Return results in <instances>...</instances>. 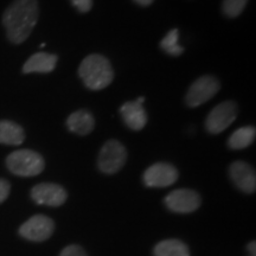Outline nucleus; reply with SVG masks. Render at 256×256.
Returning <instances> with one entry per match:
<instances>
[{
  "instance_id": "obj_14",
  "label": "nucleus",
  "mask_w": 256,
  "mask_h": 256,
  "mask_svg": "<svg viewBox=\"0 0 256 256\" xmlns=\"http://www.w3.org/2000/svg\"><path fill=\"white\" fill-rule=\"evenodd\" d=\"M66 126L70 132L78 134V136H87L94 130L95 121L88 110H80L69 115L68 120H66Z\"/></svg>"
},
{
  "instance_id": "obj_25",
  "label": "nucleus",
  "mask_w": 256,
  "mask_h": 256,
  "mask_svg": "<svg viewBox=\"0 0 256 256\" xmlns=\"http://www.w3.org/2000/svg\"><path fill=\"white\" fill-rule=\"evenodd\" d=\"M250 256H252V255H250Z\"/></svg>"
},
{
  "instance_id": "obj_23",
  "label": "nucleus",
  "mask_w": 256,
  "mask_h": 256,
  "mask_svg": "<svg viewBox=\"0 0 256 256\" xmlns=\"http://www.w3.org/2000/svg\"><path fill=\"white\" fill-rule=\"evenodd\" d=\"M133 2H136V4H138V5L144 6V8H146V6L151 5L152 2H154V0H133Z\"/></svg>"
},
{
  "instance_id": "obj_10",
  "label": "nucleus",
  "mask_w": 256,
  "mask_h": 256,
  "mask_svg": "<svg viewBox=\"0 0 256 256\" xmlns=\"http://www.w3.org/2000/svg\"><path fill=\"white\" fill-rule=\"evenodd\" d=\"M31 198L40 206H60L66 203L68 194L58 184L42 183L32 188Z\"/></svg>"
},
{
  "instance_id": "obj_3",
  "label": "nucleus",
  "mask_w": 256,
  "mask_h": 256,
  "mask_svg": "<svg viewBox=\"0 0 256 256\" xmlns=\"http://www.w3.org/2000/svg\"><path fill=\"white\" fill-rule=\"evenodd\" d=\"M6 165L12 174L19 177H34L43 172V156L31 150H18L6 158Z\"/></svg>"
},
{
  "instance_id": "obj_11",
  "label": "nucleus",
  "mask_w": 256,
  "mask_h": 256,
  "mask_svg": "<svg viewBox=\"0 0 256 256\" xmlns=\"http://www.w3.org/2000/svg\"><path fill=\"white\" fill-rule=\"evenodd\" d=\"M229 174L234 184L246 194H254L256 190L255 170L244 162H235L230 165Z\"/></svg>"
},
{
  "instance_id": "obj_22",
  "label": "nucleus",
  "mask_w": 256,
  "mask_h": 256,
  "mask_svg": "<svg viewBox=\"0 0 256 256\" xmlns=\"http://www.w3.org/2000/svg\"><path fill=\"white\" fill-rule=\"evenodd\" d=\"M11 191V185L5 179H0V204L6 200Z\"/></svg>"
},
{
  "instance_id": "obj_5",
  "label": "nucleus",
  "mask_w": 256,
  "mask_h": 256,
  "mask_svg": "<svg viewBox=\"0 0 256 256\" xmlns=\"http://www.w3.org/2000/svg\"><path fill=\"white\" fill-rule=\"evenodd\" d=\"M238 108L234 101H226L216 106L208 115L206 121V130L211 134H220L226 130L238 116Z\"/></svg>"
},
{
  "instance_id": "obj_21",
  "label": "nucleus",
  "mask_w": 256,
  "mask_h": 256,
  "mask_svg": "<svg viewBox=\"0 0 256 256\" xmlns=\"http://www.w3.org/2000/svg\"><path fill=\"white\" fill-rule=\"evenodd\" d=\"M72 2L82 14L89 12L92 8V0H72Z\"/></svg>"
},
{
  "instance_id": "obj_20",
  "label": "nucleus",
  "mask_w": 256,
  "mask_h": 256,
  "mask_svg": "<svg viewBox=\"0 0 256 256\" xmlns=\"http://www.w3.org/2000/svg\"><path fill=\"white\" fill-rule=\"evenodd\" d=\"M60 256H87L83 248L80 247L78 244H70L66 246V248L60 252Z\"/></svg>"
},
{
  "instance_id": "obj_4",
  "label": "nucleus",
  "mask_w": 256,
  "mask_h": 256,
  "mask_svg": "<svg viewBox=\"0 0 256 256\" xmlns=\"http://www.w3.org/2000/svg\"><path fill=\"white\" fill-rule=\"evenodd\" d=\"M126 160L127 151L122 144L118 140H110L101 148L98 165L104 174H113L124 168Z\"/></svg>"
},
{
  "instance_id": "obj_15",
  "label": "nucleus",
  "mask_w": 256,
  "mask_h": 256,
  "mask_svg": "<svg viewBox=\"0 0 256 256\" xmlns=\"http://www.w3.org/2000/svg\"><path fill=\"white\" fill-rule=\"evenodd\" d=\"M25 140L23 127L10 120H0V144L18 146Z\"/></svg>"
},
{
  "instance_id": "obj_13",
  "label": "nucleus",
  "mask_w": 256,
  "mask_h": 256,
  "mask_svg": "<svg viewBox=\"0 0 256 256\" xmlns=\"http://www.w3.org/2000/svg\"><path fill=\"white\" fill-rule=\"evenodd\" d=\"M57 60H58V57L54 55V54L37 52L34 54V55H32L30 58L25 62L23 66V72L24 74L51 72L56 68Z\"/></svg>"
},
{
  "instance_id": "obj_16",
  "label": "nucleus",
  "mask_w": 256,
  "mask_h": 256,
  "mask_svg": "<svg viewBox=\"0 0 256 256\" xmlns=\"http://www.w3.org/2000/svg\"><path fill=\"white\" fill-rule=\"evenodd\" d=\"M154 256H190V250L179 240H165L154 247Z\"/></svg>"
},
{
  "instance_id": "obj_19",
  "label": "nucleus",
  "mask_w": 256,
  "mask_h": 256,
  "mask_svg": "<svg viewBox=\"0 0 256 256\" xmlns=\"http://www.w3.org/2000/svg\"><path fill=\"white\" fill-rule=\"evenodd\" d=\"M248 0H223L222 11L229 18H236L242 14Z\"/></svg>"
},
{
  "instance_id": "obj_17",
  "label": "nucleus",
  "mask_w": 256,
  "mask_h": 256,
  "mask_svg": "<svg viewBox=\"0 0 256 256\" xmlns=\"http://www.w3.org/2000/svg\"><path fill=\"white\" fill-rule=\"evenodd\" d=\"M256 130L252 126H246L236 130L228 140V146L232 150H243L250 146L255 140Z\"/></svg>"
},
{
  "instance_id": "obj_24",
  "label": "nucleus",
  "mask_w": 256,
  "mask_h": 256,
  "mask_svg": "<svg viewBox=\"0 0 256 256\" xmlns=\"http://www.w3.org/2000/svg\"><path fill=\"white\" fill-rule=\"evenodd\" d=\"M255 242L252 241V243H249L248 244V250L250 252V255H252V256H255L256 255V247H255Z\"/></svg>"
},
{
  "instance_id": "obj_12",
  "label": "nucleus",
  "mask_w": 256,
  "mask_h": 256,
  "mask_svg": "<svg viewBox=\"0 0 256 256\" xmlns=\"http://www.w3.org/2000/svg\"><path fill=\"white\" fill-rule=\"evenodd\" d=\"M145 98L142 96L136 101L126 102L121 106L120 114L128 128L132 130H142L147 124V114L142 104Z\"/></svg>"
},
{
  "instance_id": "obj_18",
  "label": "nucleus",
  "mask_w": 256,
  "mask_h": 256,
  "mask_svg": "<svg viewBox=\"0 0 256 256\" xmlns=\"http://www.w3.org/2000/svg\"><path fill=\"white\" fill-rule=\"evenodd\" d=\"M178 37L179 32L177 28L168 31L166 36L162 38V43H160V48L165 51L166 54L171 56H180L184 52V48L178 44Z\"/></svg>"
},
{
  "instance_id": "obj_1",
  "label": "nucleus",
  "mask_w": 256,
  "mask_h": 256,
  "mask_svg": "<svg viewBox=\"0 0 256 256\" xmlns=\"http://www.w3.org/2000/svg\"><path fill=\"white\" fill-rule=\"evenodd\" d=\"M40 18L38 0H14L2 14L8 40L14 44L25 42L36 26Z\"/></svg>"
},
{
  "instance_id": "obj_9",
  "label": "nucleus",
  "mask_w": 256,
  "mask_h": 256,
  "mask_svg": "<svg viewBox=\"0 0 256 256\" xmlns=\"http://www.w3.org/2000/svg\"><path fill=\"white\" fill-rule=\"evenodd\" d=\"M142 179L148 188H168L177 182L178 171L168 162H156L146 170Z\"/></svg>"
},
{
  "instance_id": "obj_6",
  "label": "nucleus",
  "mask_w": 256,
  "mask_h": 256,
  "mask_svg": "<svg viewBox=\"0 0 256 256\" xmlns=\"http://www.w3.org/2000/svg\"><path fill=\"white\" fill-rule=\"evenodd\" d=\"M220 88V84L216 78L211 75L202 76L192 83L185 96V102L188 107H198L212 98L218 92Z\"/></svg>"
},
{
  "instance_id": "obj_8",
  "label": "nucleus",
  "mask_w": 256,
  "mask_h": 256,
  "mask_svg": "<svg viewBox=\"0 0 256 256\" xmlns=\"http://www.w3.org/2000/svg\"><path fill=\"white\" fill-rule=\"evenodd\" d=\"M200 196L190 188H178L165 197V204L170 210L177 214H190L200 206Z\"/></svg>"
},
{
  "instance_id": "obj_7",
  "label": "nucleus",
  "mask_w": 256,
  "mask_h": 256,
  "mask_svg": "<svg viewBox=\"0 0 256 256\" xmlns=\"http://www.w3.org/2000/svg\"><path fill=\"white\" fill-rule=\"evenodd\" d=\"M55 224L50 217L44 215H34L28 218L19 228L22 238L34 242H43L52 235Z\"/></svg>"
},
{
  "instance_id": "obj_2",
  "label": "nucleus",
  "mask_w": 256,
  "mask_h": 256,
  "mask_svg": "<svg viewBox=\"0 0 256 256\" xmlns=\"http://www.w3.org/2000/svg\"><path fill=\"white\" fill-rule=\"evenodd\" d=\"M78 75L86 87L94 92L108 87L114 78L110 62L98 54H92L82 60Z\"/></svg>"
}]
</instances>
